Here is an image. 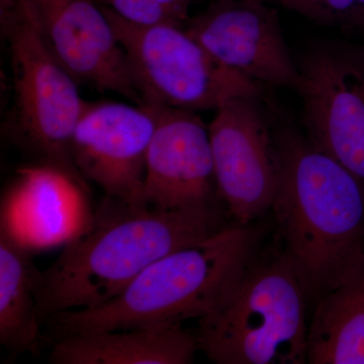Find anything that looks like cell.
Returning <instances> with one entry per match:
<instances>
[{"instance_id": "cell-11", "label": "cell", "mask_w": 364, "mask_h": 364, "mask_svg": "<svg viewBox=\"0 0 364 364\" xmlns=\"http://www.w3.org/2000/svg\"><path fill=\"white\" fill-rule=\"evenodd\" d=\"M152 107L157 124L147 153L144 203L163 210L220 205L207 124L196 112Z\"/></svg>"}, {"instance_id": "cell-9", "label": "cell", "mask_w": 364, "mask_h": 364, "mask_svg": "<svg viewBox=\"0 0 364 364\" xmlns=\"http://www.w3.org/2000/svg\"><path fill=\"white\" fill-rule=\"evenodd\" d=\"M267 0H217L186 30L223 65L260 85L296 90L299 71Z\"/></svg>"}, {"instance_id": "cell-10", "label": "cell", "mask_w": 364, "mask_h": 364, "mask_svg": "<svg viewBox=\"0 0 364 364\" xmlns=\"http://www.w3.org/2000/svg\"><path fill=\"white\" fill-rule=\"evenodd\" d=\"M156 124L152 105L87 102L72 139L79 172L105 196L145 205L146 161Z\"/></svg>"}, {"instance_id": "cell-6", "label": "cell", "mask_w": 364, "mask_h": 364, "mask_svg": "<svg viewBox=\"0 0 364 364\" xmlns=\"http://www.w3.org/2000/svg\"><path fill=\"white\" fill-rule=\"evenodd\" d=\"M102 6L143 105L215 112L234 98L262 97V85L223 65L184 26L135 25Z\"/></svg>"}, {"instance_id": "cell-4", "label": "cell", "mask_w": 364, "mask_h": 364, "mask_svg": "<svg viewBox=\"0 0 364 364\" xmlns=\"http://www.w3.org/2000/svg\"><path fill=\"white\" fill-rule=\"evenodd\" d=\"M0 11L14 72V117L7 136L38 166L61 174L87 195L88 181L76 167L71 148L87 105L78 82L48 47L33 0H0Z\"/></svg>"}, {"instance_id": "cell-3", "label": "cell", "mask_w": 364, "mask_h": 364, "mask_svg": "<svg viewBox=\"0 0 364 364\" xmlns=\"http://www.w3.org/2000/svg\"><path fill=\"white\" fill-rule=\"evenodd\" d=\"M260 237L253 224L230 225L154 261L102 305L56 314L45 325L54 341L82 333L171 327L200 320L221 305L256 260Z\"/></svg>"}, {"instance_id": "cell-16", "label": "cell", "mask_w": 364, "mask_h": 364, "mask_svg": "<svg viewBox=\"0 0 364 364\" xmlns=\"http://www.w3.org/2000/svg\"><path fill=\"white\" fill-rule=\"evenodd\" d=\"M318 25L364 32V0H267Z\"/></svg>"}, {"instance_id": "cell-18", "label": "cell", "mask_w": 364, "mask_h": 364, "mask_svg": "<svg viewBox=\"0 0 364 364\" xmlns=\"http://www.w3.org/2000/svg\"><path fill=\"white\" fill-rule=\"evenodd\" d=\"M361 35H363V44H361L360 47H361V49H363V51L364 53V32L361 33Z\"/></svg>"}, {"instance_id": "cell-7", "label": "cell", "mask_w": 364, "mask_h": 364, "mask_svg": "<svg viewBox=\"0 0 364 364\" xmlns=\"http://www.w3.org/2000/svg\"><path fill=\"white\" fill-rule=\"evenodd\" d=\"M296 92L314 146L364 181V53L360 46L318 44L298 62Z\"/></svg>"}, {"instance_id": "cell-13", "label": "cell", "mask_w": 364, "mask_h": 364, "mask_svg": "<svg viewBox=\"0 0 364 364\" xmlns=\"http://www.w3.org/2000/svg\"><path fill=\"white\" fill-rule=\"evenodd\" d=\"M198 343L182 325L70 335L53 341L54 364H188Z\"/></svg>"}, {"instance_id": "cell-14", "label": "cell", "mask_w": 364, "mask_h": 364, "mask_svg": "<svg viewBox=\"0 0 364 364\" xmlns=\"http://www.w3.org/2000/svg\"><path fill=\"white\" fill-rule=\"evenodd\" d=\"M40 272L6 208L0 225V344L13 355L32 351L39 341Z\"/></svg>"}, {"instance_id": "cell-12", "label": "cell", "mask_w": 364, "mask_h": 364, "mask_svg": "<svg viewBox=\"0 0 364 364\" xmlns=\"http://www.w3.org/2000/svg\"><path fill=\"white\" fill-rule=\"evenodd\" d=\"M41 32L78 83L143 105L111 21L97 0H33Z\"/></svg>"}, {"instance_id": "cell-17", "label": "cell", "mask_w": 364, "mask_h": 364, "mask_svg": "<svg viewBox=\"0 0 364 364\" xmlns=\"http://www.w3.org/2000/svg\"><path fill=\"white\" fill-rule=\"evenodd\" d=\"M117 16L140 26H186L193 0H97Z\"/></svg>"}, {"instance_id": "cell-1", "label": "cell", "mask_w": 364, "mask_h": 364, "mask_svg": "<svg viewBox=\"0 0 364 364\" xmlns=\"http://www.w3.org/2000/svg\"><path fill=\"white\" fill-rule=\"evenodd\" d=\"M273 136L270 210L306 299L317 304L363 272L364 181L291 124H277Z\"/></svg>"}, {"instance_id": "cell-2", "label": "cell", "mask_w": 364, "mask_h": 364, "mask_svg": "<svg viewBox=\"0 0 364 364\" xmlns=\"http://www.w3.org/2000/svg\"><path fill=\"white\" fill-rule=\"evenodd\" d=\"M229 226L221 205L163 210L105 196L87 226L40 272L41 324L56 314L102 305L154 261Z\"/></svg>"}, {"instance_id": "cell-5", "label": "cell", "mask_w": 364, "mask_h": 364, "mask_svg": "<svg viewBox=\"0 0 364 364\" xmlns=\"http://www.w3.org/2000/svg\"><path fill=\"white\" fill-rule=\"evenodd\" d=\"M306 303L284 250L256 258L221 305L198 320V349L218 364L306 363Z\"/></svg>"}, {"instance_id": "cell-15", "label": "cell", "mask_w": 364, "mask_h": 364, "mask_svg": "<svg viewBox=\"0 0 364 364\" xmlns=\"http://www.w3.org/2000/svg\"><path fill=\"white\" fill-rule=\"evenodd\" d=\"M306 363L364 364V269L318 301L308 329Z\"/></svg>"}, {"instance_id": "cell-8", "label": "cell", "mask_w": 364, "mask_h": 364, "mask_svg": "<svg viewBox=\"0 0 364 364\" xmlns=\"http://www.w3.org/2000/svg\"><path fill=\"white\" fill-rule=\"evenodd\" d=\"M260 98L229 100L208 126L218 191L236 224L268 212L277 188L274 136Z\"/></svg>"}]
</instances>
